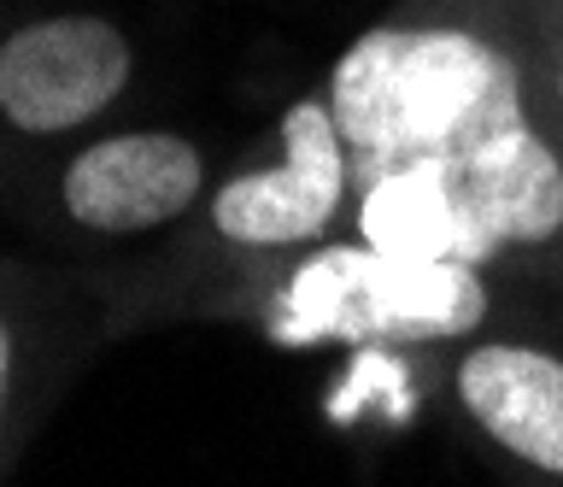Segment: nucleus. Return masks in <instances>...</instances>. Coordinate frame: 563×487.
<instances>
[{
  "label": "nucleus",
  "instance_id": "4",
  "mask_svg": "<svg viewBox=\"0 0 563 487\" xmlns=\"http://www.w3.org/2000/svg\"><path fill=\"white\" fill-rule=\"evenodd\" d=\"M130 82V42L106 19H42L0 47V112L30 135L100 118Z\"/></svg>",
  "mask_w": 563,
  "mask_h": 487
},
{
  "label": "nucleus",
  "instance_id": "8",
  "mask_svg": "<svg viewBox=\"0 0 563 487\" xmlns=\"http://www.w3.org/2000/svg\"><path fill=\"white\" fill-rule=\"evenodd\" d=\"M0 381H7V329H0Z\"/></svg>",
  "mask_w": 563,
  "mask_h": 487
},
{
  "label": "nucleus",
  "instance_id": "7",
  "mask_svg": "<svg viewBox=\"0 0 563 487\" xmlns=\"http://www.w3.org/2000/svg\"><path fill=\"white\" fill-rule=\"evenodd\" d=\"M464 411L505 452L563 476V364L534 346H475L457 370Z\"/></svg>",
  "mask_w": 563,
  "mask_h": 487
},
{
  "label": "nucleus",
  "instance_id": "5",
  "mask_svg": "<svg viewBox=\"0 0 563 487\" xmlns=\"http://www.w3.org/2000/svg\"><path fill=\"white\" fill-rule=\"evenodd\" d=\"M282 147L288 159L276 170H253L211 195V223L229 241L246 247H288L329 230L334 206H341L352 170H346V142L334 124L329 100H299L282 118Z\"/></svg>",
  "mask_w": 563,
  "mask_h": 487
},
{
  "label": "nucleus",
  "instance_id": "6",
  "mask_svg": "<svg viewBox=\"0 0 563 487\" xmlns=\"http://www.w3.org/2000/svg\"><path fill=\"white\" fill-rule=\"evenodd\" d=\"M200 195V153L183 135H106L65 170V212L100 235H135L183 218Z\"/></svg>",
  "mask_w": 563,
  "mask_h": 487
},
{
  "label": "nucleus",
  "instance_id": "1",
  "mask_svg": "<svg viewBox=\"0 0 563 487\" xmlns=\"http://www.w3.org/2000/svg\"><path fill=\"white\" fill-rule=\"evenodd\" d=\"M329 112L352 188L417 159H470L528 130L517 65L470 30H369L334 65Z\"/></svg>",
  "mask_w": 563,
  "mask_h": 487
},
{
  "label": "nucleus",
  "instance_id": "2",
  "mask_svg": "<svg viewBox=\"0 0 563 487\" xmlns=\"http://www.w3.org/2000/svg\"><path fill=\"white\" fill-rule=\"evenodd\" d=\"M369 247L482 265L499 247H528L563 230V165L534 130L505 135L470 159H417L358 188Z\"/></svg>",
  "mask_w": 563,
  "mask_h": 487
},
{
  "label": "nucleus",
  "instance_id": "3",
  "mask_svg": "<svg viewBox=\"0 0 563 487\" xmlns=\"http://www.w3.org/2000/svg\"><path fill=\"white\" fill-rule=\"evenodd\" d=\"M487 318V288L464 258H417L387 247H323L294 270L271 335L282 346L311 341H446Z\"/></svg>",
  "mask_w": 563,
  "mask_h": 487
}]
</instances>
